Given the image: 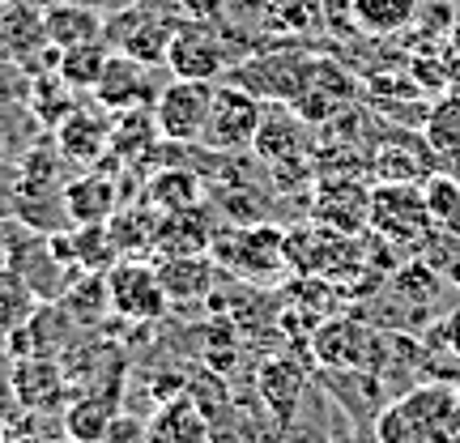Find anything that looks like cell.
I'll return each mask as SVG.
<instances>
[{
    "instance_id": "6da1fadb",
    "label": "cell",
    "mask_w": 460,
    "mask_h": 443,
    "mask_svg": "<svg viewBox=\"0 0 460 443\" xmlns=\"http://www.w3.org/2000/svg\"><path fill=\"white\" fill-rule=\"evenodd\" d=\"M9 269L31 286L39 303H60L68 295V286L82 278V269L60 252L56 235H39L22 222H13V230H9Z\"/></svg>"
},
{
    "instance_id": "7a4b0ae2",
    "label": "cell",
    "mask_w": 460,
    "mask_h": 443,
    "mask_svg": "<svg viewBox=\"0 0 460 443\" xmlns=\"http://www.w3.org/2000/svg\"><path fill=\"white\" fill-rule=\"evenodd\" d=\"M239 65L243 60H234V43H230V31H222V22H188V17H180L171 51H166V73L171 77L217 82L222 73Z\"/></svg>"
},
{
    "instance_id": "3957f363",
    "label": "cell",
    "mask_w": 460,
    "mask_h": 443,
    "mask_svg": "<svg viewBox=\"0 0 460 443\" xmlns=\"http://www.w3.org/2000/svg\"><path fill=\"white\" fill-rule=\"evenodd\" d=\"M388 350H393L388 337H379L371 324L349 320V315H332L312 332V354L324 371H371V376H384Z\"/></svg>"
},
{
    "instance_id": "277c9868",
    "label": "cell",
    "mask_w": 460,
    "mask_h": 443,
    "mask_svg": "<svg viewBox=\"0 0 460 443\" xmlns=\"http://www.w3.org/2000/svg\"><path fill=\"white\" fill-rule=\"evenodd\" d=\"M252 154L264 166H273V175L281 183L290 180H312V163H315V141H312V124L295 111L278 102V111H264V124L256 132V146Z\"/></svg>"
},
{
    "instance_id": "5b68a950",
    "label": "cell",
    "mask_w": 460,
    "mask_h": 443,
    "mask_svg": "<svg viewBox=\"0 0 460 443\" xmlns=\"http://www.w3.org/2000/svg\"><path fill=\"white\" fill-rule=\"evenodd\" d=\"M217 82H188V77H171L163 85L158 102L149 107L154 124L163 132L166 146H200L209 111H214Z\"/></svg>"
},
{
    "instance_id": "8992f818",
    "label": "cell",
    "mask_w": 460,
    "mask_h": 443,
    "mask_svg": "<svg viewBox=\"0 0 460 443\" xmlns=\"http://www.w3.org/2000/svg\"><path fill=\"white\" fill-rule=\"evenodd\" d=\"M175 26L180 17L158 13L154 4H124L107 17V48L119 51V56H132V60H146V65H163L166 68V51H171V39H175Z\"/></svg>"
},
{
    "instance_id": "52a82bcc",
    "label": "cell",
    "mask_w": 460,
    "mask_h": 443,
    "mask_svg": "<svg viewBox=\"0 0 460 443\" xmlns=\"http://www.w3.org/2000/svg\"><path fill=\"white\" fill-rule=\"evenodd\" d=\"M261 124H264L261 94H252V90L239 82H226V85H217L214 111H209V124H205L200 146L214 149V154H243V149L256 146Z\"/></svg>"
},
{
    "instance_id": "ba28073f",
    "label": "cell",
    "mask_w": 460,
    "mask_h": 443,
    "mask_svg": "<svg viewBox=\"0 0 460 443\" xmlns=\"http://www.w3.org/2000/svg\"><path fill=\"white\" fill-rule=\"evenodd\" d=\"M430 226V205L427 192L413 183H379L371 188V230L388 244H427Z\"/></svg>"
},
{
    "instance_id": "9c48e42d",
    "label": "cell",
    "mask_w": 460,
    "mask_h": 443,
    "mask_svg": "<svg viewBox=\"0 0 460 443\" xmlns=\"http://www.w3.org/2000/svg\"><path fill=\"white\" fill-rule=\"evenodd\" d=\"M107 295H111V312L132 320V324H154L171 307V295H166L158 264H146L137 256H124L107 273Z\"/></svg>"
},
{
    "instance_id": "30bf717a",
    "label": "cell",
    "mask_w": 460,
    "mask_h": 443,
    "mask_svg": "<svg viewBox=\"0 0 460 443\" xmlns=\"http://www.w3.org/2000/svg\"><path fill=\"white\" fill-rule=\"evenodd\" d=\"M307 65H312V51L298 48L295 39H290V43H278V48L247 56L243 65H239V77H234V82L247 85L252 94H261L264 102H286V107H290L298 94V85H303Z\"/></svg>"
},
{
    "instance_id": "8fae6325",
    "label": "cell",
    "mask_w": 460,
    "mask_h": 443,
    "mask_svg": "<svg viewBox=\"0 0 460 443\" xmlns=\"http://www.w3.org/2000/svg\"><path fill=\"white\" fill-rule=\"evenodd\" d=\"M9 379H13V401L22 413H65L68 396H73L65 362L48 359V354H22V359H13Z\"/></svg>"
},
{
    "instance_id": "7c38bea8",
    "label": "cell",
    "mask_w": 460,
    "mask_h": 443,
    "mask_svg": "<svg viewBox=\"0 0 460 443\" xmlns=\"http://www.w3.org/2000/svg\"><path fill=\"white\" fill-rule=\"evenodd\" d=\"M158 68L163 65H146V60H132V56L111 51V65L102 73V82L94 85V102L111 115L154 107L166 85V82H158Z\"/></svg>"
},
{
    "instance_id": "4fadbf2b",
    "label": "cell",
    "mask_w": 460,
    "mask_h": 443,
    "mask_svg": "<svg viewBox=\"0 0 460 443\" xmlns=\"http://www.w3.org/2000/svg\"><path fill=\"white\" fill-rule=\"evenodd\" d=\"M354 94H358V85L345 73V65L324 60V56H312V65L303 73V85H298V94L290 107L315 128V124H324L332 115L349 111V107H354Z\"/></svg>"
},
{
    "instance_id": "5bb4252c",
    "label": "cell",
    "mask_w": 460,
    "mask_h": 443,
    "mask_svg": "<svg viewBox=\"0 0 460 443\" xmlns=\"http://www.w3.org/2000/svg\"><path fill=\"white\" fill-rule=\"evenodd\" d=\"M115 120L102 107H73V111L56 124V149L65 154L73 166H99L111 149Z\"/></svg>"
},
{
    "instance_id": "9a60e30c",
    "label": "cell",
    "mask_w": 460,
    "mask_h": 443,
    "mask_svg": "<svg viewBox=\"0 0 460 443\" xmlns=\"http://www.w3.org/2000/svg\"><path fill=\"white\" fill-rule=\"evenodd\" d=\"M119 388L124 379H111V384H94V388H77L68 396L65 413H60V427H65V439H82V443H99L111 427V418L119 413Z\"/></svg>"
},
{
    "instance_id": "2e32d148",
    "label": "cell",
    "mask_w": 460,
    "mask_h": 443,
    "mask_svg": "<svg viewBox=\"0 0 460 443\" xmlns=\"http://www.w3.org/2000/svg\"><path fill=\"white\" fill-rule=\"evenodd\" d=\"M65 205L73 226H99L119 214V183L107 166H90L82 175L65 180Z\"/></svg>"
},
{
    "instance_id": "e0dca14e",
    "label": "cell",
    "mask_w": 460,
    "mask_h": 443,
    "mask_svg": "<svg viewBox=\"0 0 460 443\" xmlns=\"http://www.w3.org/2000/svg\"><path fill=\"white\" fill-rule=\"evenodd\" d=\"M435 149L422 146V141H413L410 132H393V137H376V146H371V171H376L379 183H413V180H430V158Z\"/></svg>"
},
{
    "instance_id": "ac0fdd59",
    "label": "cell",
    "mask_w": 460,
    "mask_h": 443,
    "mask_svg": "<svg viewBox=\"0 0 460 443\" xmlns=\"http://www.w3.org/2000/svg\"><path fill=\"white\" fill-rule=\"evenodd\" d=\"M102 31H107V17L85 0H56V4L43 9V34H48L51 51L102 43Z\"/></svg>"
},
{
    "instance_id": "d6986e66",
    "label": "cell",
    "mask_w": 460,
    "mask_h": 443,
    "mask_svg": "<svg viewBox=\"0 0 460 443\" xmlns=\"http://www.w3.org/2000/svg\"><path fill=\"white\" fill-rule=\"evenodd\" d=\"M149 443H214V422L188 393L171 396L149 413Z\"/></svg>"
},
{
    "instance_id": "ffe728a7",
    "label": "cell",
    "mask_w": 460,
    "mask_h": 443,
    "mask_svg": "<svg viewBox=\"0 0 460 443\" xmlns=\"http://www.w3.org/2000/svg\"><path fill=\"white\" fill-rule=\"evenodd\" d=\"M256 388H261L264 405L273 410L281 430L295 427V413L303 405V393H307V376H303V367L290 359H269L261 367V376H256Z\"/></svg>"
},
{
    "instance_id": "44dd1931",
    "label": "cell",
    "mask_w": 460,
    "mask_h": 443,
    "mask_svg": "<svg viewBox=\"0 0 460 443\" xmlns=\"http://www.w3.org/2000/svg\"><path fill=\"white\" fill-rule=\"evenodd\" d=\"M205 197V183L197 171L188 166H158L146 183V205L158 214H183V209H197Z\"/></svg>"
},
{
    "instance_id": "7402d4cb",
    "label": "cell",
    "mask_w": 460,
    "mask_h": 443,
    "mask_svg": "<svg viewBox=\"0 0 460 443\" xmlns=\"http://www.w3.org/2000/svg\"><path fill=\"white\" fill-rule=\"evenodd\" d=\"M281 261H286V235L278 226L256 222V226L234 235V264L247 278H269V273H278Z\"/></svg>"
},
{
    "instance_id": "603a6c76",
    "label": "cell",
    "mask_w": 460,
    "mask_h": 443,
    "mask_svg": "<svg viewBox=\"0 0 460 443\" xmlns=\"http://www.w3.org/2000/svg\"><path fill=\"white\" fill-rule=\"evenodd\" d=\"M154 247L163 256H200L209 247V209L197 205V209H183V214H163Z\"/></svg>"
},
{
    "instance_id": "cb8c5ba5",
    "label": "cell",
    "mask_w": 460,
    "mask_h": 443,
    "mask_svg": "<svg viewBox=\"0 0 460 443\" xmlns=\"http://www.w3.org/2000/svg\"><path fill=\"white\" fill-rule=\"evenodd\" d=\"M349 22L371 39H393L418 22V0H349Z\"/></svg>"
},
{
    "instance_id": "d4e9b609",
    "label": "cell",
    "mask_w": 460,
    "mask_h": 443,
    "mask_svg": "<svg viewBox=\"0 0 460 443\" xmlns=\"http://www.w3.org/2000/svg\"><path fill=\"white\" fill-rule=\"evenodd\" d=\"M264 26L286 39H307V34H324L329 13L324 0H261Z\"/></svg>"
},
{
    "instance_id": "484cf974",
    "label": "cell",
    "mask_w": 460,
    "mask_h": 443,
    "mask_svg": "<svg viewBox=\"0 0 460 443\" xmlns=\"http://www.w3.org/2000/svg\"><path fill=\"white\" fill-rule=\"evenodd\" d=\"M51 65H56V73H60L73 90L94 94V85L102 82V73H107V65H111V48H107V39H102V43H82V48L56 51Z\"/></svg>"
},
{
    "instance_id": "4316f807",
    "label": "cell",
    "mask_w": 460,
    "mask_h": 443,
    "mask_svg": "<svg viewBox=\"0 0 460 443\" xmlns=\"http://www.w3.org/2000/svg\"><path fill=\"white\" fill-rule=\"evenodd\" d=\"M158 273L166 281L171 303H188V298H205L214 290V264L205 256H166L158 264Z\"/></svg>"
},
{
    "instance_id": "83f0119b",
    "label": "cell",
    "mask_w": 460,
    "mask_h": 443,
    "mask_svg": "<svg viewBox=\"0 0 460 443\" xmlns=\"http://www.w3.org/2000/svg\"><path fill=\"white\" fill-rule=\"evenodd\" d=\"M65 307L82 329H99L102 320L111 315V295H107V273H82V278L68 286V295L60 298Z\"/></svg>"
},
{
    "instance_id": "f1b7e54d",
    "label": "cell",
    "mask_w": 460,
    "mask_h": 443,
    "mask_svg": "<svg viewBox=\"0 0 460 443\" xmlns=\"http://www.w3.org/2000/svg\"><path fill=\"white\" fill-rule=\"evenodd\" d=\"M34 312H39V298H34V290L17 278L9 264H0V341H9L13 332L26 329Z\"/></svg>"
},
{
    "instance_id": "f546056e",
    "label": "cell",
    "mask_w": 460,
    "mask_h": 443,
    "mask_svg": "<svg viewBox=\"0 0 460 443\" xmlns=\"http://www.w3.org/2000/svg\"><path fill=\"white\" fill-rule=\"evenodd\" d=\"M427 146L452 166H460V99H444L427 111Z\"/></svg>"
},
{
    "instance_id": "4dcf8cb0",
    "label": "cell",
    "mask_w": 460,
    "mask_h": 443,
    "mask_svg": "<svg viewBox=\"0 0 460 443\" xmlns=\"http://www.w3.org/2000/svg\"><path fill=\"white\" fill-rule=\"evenodd\" d=\"M422 192H427L430 217L452 230H460V180L456 175H430V180L422 183Z\"/></svg>"
},
{
    "instance_id": "1f68e13d",
    "label": "cell",
    "mask_w": 460,
    "mask_h": 443,
    "mask_svg": "<svg viewBox=\"0 0 460 443\" xmlns=\"http://www.w3.org/2000/svg\"><path fill=\"white\" fill-rule=\"evenodd\" d=\"M396 290L405 298H413V303H435L439 278L430 273L427 264H413V269H401V273H396Z\"/></svg>"
},
{
    "instance_id": "d6a6232c",
    "label": "cell",
    "mask_w": 460,
    "mask_h": 443,
    "mask_svg": "<svg viewBox=\"0 0 460 443\" xmlns=\"http://www.w3.org/2000/svg\"><path fill=\"white\" fill-rule=\"evenodd\" d=\"M99 443H149V418H137V413L119 410Z\"/></svg>"
},
{
    "instance_id": "836d02e7",
    "label": "cell",
    "mask_w": 460,
    "mask_h": 443,
    "mask_svg": "<svg viewBox=\"0 0 460 443\" xmlns=\"http://www.w3.org/2000/svg\"><path fill=\"white\" fill-rule=\"evenodd\" d=\"M17 205H22V166H13V163H4V158H0V217H4V222H13Z\"/></svg>"
},
{
    "instance_id": "e575fe53",
    "label": "cell",
    "mask_w": 460,
    "mask_h": 443,
    "mask_svg": "<svg viewBox=\"0 0 460 443\" xmlns=\"http://www.w3.org/2000/svg\"><path fill=\"white\" fill-rule=\"evenodd\" d=\"M435 337H439L435 345H447V354H456L460 359V307L456 312H447L444 320L435 324Z\"/></svg>"
},
{
    "instance_id": "d590c367",
    "label": "cell",
    "mask_w": 460,
    "mask_h": 443,
    "mask_svg": "<svg viewBox=\"0 0 460 443\" xmlns=\"http://www.w3.org/2000/svg\"><path fill=\"white\" fill-rule=\"evenodd\" d=\"M9 443H60V439H51V435H43V430H13Z\"/></svg>"
},
{
    "instance_id": "8d00e7d4",
    "label": "cell",
    "mask_w": 460,
    "mask_h": 443,
    "mask_svg": "<svg viewBox=\"0 0 460 443\" xmlns=\"http://www.w3.org/2000/svg\"><path fill=\"white\" fill-rule=\"evenodd\" d=\"M9 435H13V427L4 422V413H0V443H9Z\"/></svg>"
},
{
    "instance_id": "74e56055",
    "label": "cell",
    "mask_w": 460,
    "mask_h": 443,
    "mask_svg": "<svg viewBox=\"0 0 460 443\" xmlns=\"http://www.w3.org/2000/svg\"><path fill=\"white\" fill-rule=\"evenodd\" d=\"M60 443H82V439H60Z\"/></svg>"
},
{
    "instance_id": "f35d334b",
    "label": "cell",
    "mask_w": 460,
    "mask_h": 443,
    "mask_svg": "<svg viewBox=\"0 0 460 443\" xmlns=\"http://www.w3.org/2000/svg\"><path fill=\"white\" fill-rule=\"evenodd\" d=\"M0 154H4V137H0Z\"/></svg>"
}]
</instances>
